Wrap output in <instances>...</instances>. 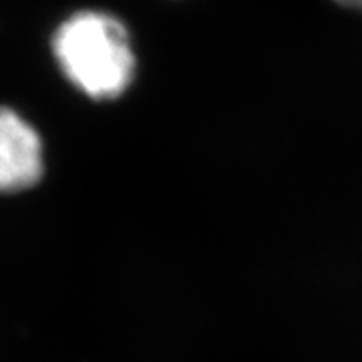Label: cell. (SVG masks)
<instances>
[{
    "label": "cell",
    "instance_id": "cell-3",
    "mask_svg": "<svg viewBox=\"0 0 362 362\" xmlns=\"http://www.w3.org/2000/svg\"><path fill=\"white\" fill-rule=\"evenodd\" d=\"M340 6L352 8V11H361L362 13V0H337Z\"/></svg>",
    "mask_w": 362,
    "mask_h": 362
},
{
    "label": "cell",
    "instance_id": "cell-2",
    "mask_svg": "<svg viewBox=\"0 0 362 362\" xmlns=\"http://www.w3.org/2000/svg\"><path fill=\"white\" fill-rule=\"evenodd\" d=\"M45 157L37 129L8 107H0V192H23L42 177Z\"/></svg>",
    "mask_w": 362,
    "mask_h": 362
},
{
    "label": "cell",
    "instance_id": "cell-1",
    "mask_svg": "<svg viewBox=\"0 0 362 362\" xmlns=\"http://www.w3.org/2000/svg\"><path fill=\"white\" fill-rule=\"evenodd\" d=\"M52 54L65 78L97 101L121 97L137 73L129 30L103 11L71 14L52 35Z\"/></svg>",
    "mask_w": 362,
    "mask_h": 362
}]
</instances>
